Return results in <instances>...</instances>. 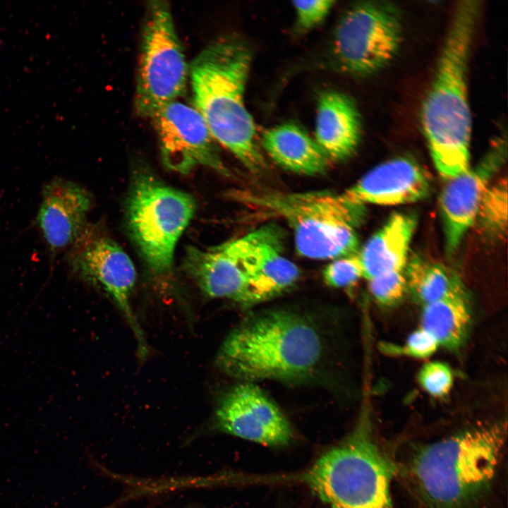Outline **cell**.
<instances>
[{"label":"cell","mask_w":508,"mask_h":508,"mask_svg":"<svg viewBox=\"0 0 508 508\" xmlns=\"http://www.w3.org/2000/svg\"><path fill=\"white\" fill-rule=\"evenodd\" d=\"M71 261L81 277L113 301L134 334L140 358H145L148 346L131 303L137 277L130 257L111 238L97 236L82 241Z\"/></svg>","instance_id":"8fae6325"},{"label":"cell","mask_w":508,"mask_h":508,"mask_svg":"<svg viewBox=\"0 0 508 508\" xmlns=\"http://www.w3.org/2000/svg\"><path fill=\"white\" fill-rule=\"evenodd\" d=\"M430 188V174L421 165L409 158L397 157L376 166L341 195L362 206L397 205L423 200Z\"/></svg>","instance_id":"2e32d148"},{"label":"cell","mask_w":508,"mask_h":508,"mask_svg":"<svg viewBox=\"0 0 508 508\" xmlns=\"http://www.w3.org/2000/svg\"><path fill=\"white\" fill-rule=\"evenodd\" d=\"M471 323V310L464 291L423 307L421 327L449 350H457L464 344Z\"/></svg>","instance_id":"44dd1931"},{"label":"cell","mask_w":508,"mask_h":508,"mask_svg":"<svg viewBox=\"0 0 508 508\" xmlns=\"http://www.w3.org/2000/svg\"><path fill=\"white\" fill-rule=\"evenodd\" d=\"M92 203L90 193L72 181L55 178L45 185L37 221L53 253L79 239Z\"/></svg>","instance_id":"e0dca14e"},{"label":"cell","mask_w":508,"mask_h":508,"mask_svg":"<svg viewBox=\"0 0 508 508\" xmlns=\"http://www.w3.org/2000/svg\"><path fill=\"white\" fill-rule=\"evenodd\" d=\"M417 380L422 389L428 394L434 397H443L451 391L454 376L451 368L446 363L430 361L421 368Z\"/></svg>","instance_id":"484cf974"},{"label":"cell","mask_w":508,"mask_h":508,"mask_svg":"<svg viewBox=\"0 0 508 508\" xmlns=\"http://www.w3.org/2000/svg\"><path fill=\"white\" fill-rule=\"evenodd\" d=\"M325 283L334 288H346L363 277V267L358 251L334 259L322 272Z\"/></svg>","instance_id":"d4e9b609"},{"label":"cell","mask_w":508,"mask_h":508,"mask_svg":"<svg viewBox=\"0 0 508 508\" xmlns=\"http://www.w3.org/2000/svg\"><path fill=\"white\" fill-rule=\"evenodd\" d=\"M195 209L190 194L147 170L135 174L126 205L127 225L147 270L159 281L170 279L176 246Z\"/></svg>","instance_id":"52a82bcc"},{"label":"cell","mask_w":508,"mask_h":508,"mask_svg":"<svg viewBox=\"0 0 508 508\" xmlns=\"http://www.w3.org/2000/svg\"><path fill=\"white\" fill-rule=\"evenodd\" d=\"M367 412L305 475L308 485L331 508H392L391 485L397 468L376 442Z\"/></svg>","instance_id":"8992f818"},{"label":"cell","mask_w":508,"mask_h":508,"mask_svg":"<svg viewBox=\"0 0 508 508\" xmlns=\"http://www.w3.org/2000/svg\"><path fill=\"white\" fill-rule=\"evenodd\" d=\"M368 282L373 298L384 306L389 307L398 303L407 290L405 270L385 273Z\"/></svg>","instance_id":"cb8c5ba5"},{"label":"cell","mask_w":508,"mask_h":508,"mask_svg":"<svg viewBox=\"0 0 508 508\" xmlns=\"http://www.w3.org/2000/svg\"><path fill=\"white\" fill-rule=\"evenodd\" d=\"M417 220L411 214L391 215L358 252L363 278L369 280L397 270H404Z\"/></svg>","instance_id":"d6986e66"},{"label":"cell","mask_w":508,"mask_h":508,"mask_svg":"<svg viewBox=\"0 0 508 508\" xmlns=\"http://www.w3.org/2000/svg\"><path fill=\"white\" fill-rule=\"evenodd\" d=\"M150 119L163 162L169 169L188 174L198 166H204L224 176L231 174L220 159L203 118L193 106L175 100Z\"/></svg>","instance_id":"30bf717a"},{"label":"cell","mask_w":508,"mask_h":508,"mask_svg":"<svg viewBox=\"0 0 508 508\" xmlns=\"http://www.w3.org/2000/svg\"><path fill=\"white\" fill-rule=\"evenodd\" d=\"M407 289L423 306L463 292L459 277L445 266L415 257L405 269Z\"/></svg>","instance_id":"7402d4cb"},{"label":"cell","mask_w":508,"mask_h":508,"mask_svg":"<svg viewBox=\"0 0 508 508\" xmlns=\"http://www.w3.org/2000/svg\"><path fill=\"white\" fill-rule=\"evenodd\" d=\"M483 233L502 238L507 227V181L500 179L492 183L480 205L475 222Z\"/></svg>","instance_id":"603a6c76"},{"label":"cell","mask_w":508,"mask_h":508,"mask_svg":"<svg viewBox=\"0 0 508 508\" xmlns=\"http://www.w3.org/2000/svg\"><path fill=\"white\" fill-rule=\"evenodd\" d=\"M214 420L221 432L267 446L285 445L294 438L286 417L254 382H242L226 391Z\"/></svg>","instance_id":"7c38bea8"},{"label":"cell","mask_w":508,"mask_h":508,"mask_svg":"<svg viewBox=\"0 0 508 508\" xmlns=\"http://www.w3.org/2000/svg\"><path fill=\"white\" fill-rule=\"evenodd\" d=\"M398 8L388 1H362L351 6L339 20L333 52L339 67L358 76L375 73L397 55L402 40Z\"/></svg>","instance_id":"9c48e42d"},{"label":"cell","mask_w":508,"mask_h":508,"mask_svg":"<svg viewBox=\"0 0 508 508\" xmlns=\"http://www.w3.org/2000/svg\"><path fill=\"white\" fill-rule=\"evenodd\" d=\"M188 80L189 65L169 2L148 1L136 77V112L150 119L162 107L178 100Z\"/></svg>","instance_id":"ba28073f"},{"label":"cell","mask_w":508,"mask_h":508,"mask_svg":"<svg viewBox=\"0 0 508 508\" xmlns=\"http://www.w3.org/2000/svg\"><path fill=\"white\" fill-rule=\"evenodd\" d=\"M361 135V114L351 98L337 91L322 92L318 101L315 141L329 159L349 158L358 147Z\"/></svg>","instance_id":"ac0fdd59"},{"label":"cell","mask_w":508,"mask_h":508,"mask_svg":"<svg viewBox=\"0 0 508 508\" xmlns=\"http://www.w3.org/2000/svg\"><path fill=\"white\" fill-rule=\"evenodd\" d=\"M327 335L311 313L272 308L249 314L226 336L216 364L242 382L310 381L327 364Z\"/></svg>","instance_id":"6da1fadb"},{"label":"cell","mask_w":508,"mask_h":508,"mask_svg":"<svg viewBox=\"0 0 508 508\" xmlns=\"http://www.w3.org/2000/svg\"><path fill=\"white\" fill-rule=\"evenodd\" d=\"M480 13L476 1L455 6L421 109V124L436 170L445 181L470 167L471 117L468 59Z\"/></svg>","instance_id":"3957f363"},{"label":"cell","mask_w":508,"mask_h":508,"mask_svg":"<svg viewBox=\"0 0 508 508\" xmlns=\"http://www.w3.org/2000/svg\"><path fill=\"white\" fill-rule=\"evenodd\" d=\"M507 141L497 138L473 167L446 181L440 196L446 249L454 253L475 223L483 196L507 158Z\"/></svg>","instance_id":"4fadbf2b"},{"label":"cell","mask_w":508,"mask_h":508,"mask_svg":"<svg viewBox=\"0 0 508 508\" xmlns=\"http://www.w3.org/2000/svg\"><path fill=\"white\" fill-rule=\"evenodd\" d=\"M243 238L252 306L271 300L294 285L300 270L285 257L284 236L277 226H262Z\"/></svg>","instance_id":"9a60e30c"},{"label":"cell","mask_w":508,"mask_h":508,"mask_svg":"<svg viewBox=\"0 0 508 508\" xmlns=\"http://www.w3.org/2000/svg\"><path fill=\"white\" fill-rule=\"evenodd\" d=\"M183 268L207 297L252 306L242 236L207 250L188 247Z\"/></svg>","instance_id":"5bb4252c"},{"label":"cell","mask_w":508,"mask_h":508,"mask_svg":"<svg viewBox=\"0 0 508 508\" xmlns=\"http://www.w3.org/2000/svg\"><path fill=\"white\" fill-rule=\"evenodd\" d=\"M262 145L279 166L291 171L317 176L326 172L329 158L315 140L299 126L286 123L262 135Z\"/></svg>","instance_id":"ffe728a7"},{"label":"cell","mask_w":508,"mask_h":508,"mask_svg":"<svg viewBox=\"0 0 508 508\" xmlns=\"http://www.w3.org/2000/svg\"><path fill=\"white\" fill-rule=\"evenodd\" d=\"M251 59V51L243 40L232 35L222 37L204 47L193 60L189 80L193 106L213 139L248 170L260 174L267 164L244 100Z\"/></svg>","instance_id":"277c9868"},{"label":"cell","mask_w":508,"mask_h":508,"mask_svg":"<svg viewBox=\"0 0 508 508\" xmlns=\"http://www.w3.org/2000/svg\"><path fill=\"white\" fill-rule=\"evenodd\" d=\"M334 4L331 0L293 1L298 28L307 31L318 25L329 14Z\"/></svg>","instance_id":"83f0119b"},{"label":"cell","mask_w":508,"mask_h":508,"mask_svg":"<svg viewBox=\"0 0 508 508\" xmlns=\"http://www.w3.org/2000/svg\"><path fill=\"white\" fill-rule=\"evenodd\" d=\"M440 346L435 338L422 327L411 333L400 345L385 344L382 350L389 354L425 359L435 353Z\"/></svg>","instance_id":"4316f807"},{"label":"cell","mask_w":508,"mask_h":508,"mask_svg":"<svg viewBox=\"0 0 508 508\" xmlns=\"http://www.w3.org/2000/svg\"><path fill=\"white\" fill-rule=\"evenodd\" d=\"M231 196L284 219L303 257L334 260L357 252V229L364 220L365 207L348 202L341 193L236 190Z\"/></svg>","instance_id":"5b68a950"},{"label":"cell","mask_w":508,"mask_h":508,"mask_svg":"<svg viewBox=\"0 0 508 508\" xmlns=\"http://www.w3.org/2000/svg\"><path fill=\"white\" fill-rule=\"evenodd\" d=\"M507 424L471 427L419 446L404 468L425 508H472L490 491L504 447Z\"/></svg>","instance_id":"7a4b0ae2"}]
</instances>
